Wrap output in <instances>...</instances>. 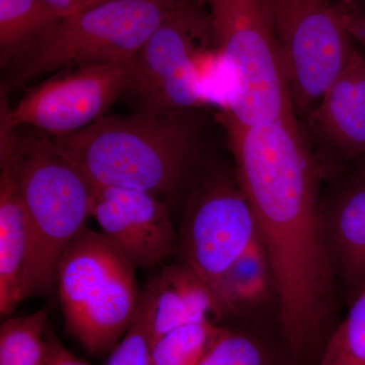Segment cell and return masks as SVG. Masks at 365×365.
<instances>
[{
  "instance_id": "6da1fadb",
  "label": "cell",
  "mask_w": 365,
  "mask_h": 365,
  "mask_svg": "<svg viewBox=\"0 0 365 365\" xmlns=\"http://www.w3.org/2000/svg\"><path fill=\"white\" fill-rule=\"evenodd\" d=\"M275 280L285 344L297 364H316L332 332L335 283L313 158L294 116L246 125L217 116Z\"/></svg>"
},
{
  "instance_id": "7a4b0ae2",
  "label": "cell",
  "mask_w": 365,
  "mask_h": 365,
  "mask_svg": "<svg viewBox=\"0 0 365 365\" xmlns=\"http://www.w3.org/2000/svg\"><path fill=\"white\" fill-rule=\"evenodd\" d=\"M193 111L104 115L50 138L93 185L169 195L200 158L202 128Z\"/></svg>"
},
{
  "instance_id": "3957f363",
  "label": "cell",
  "mask_w": 365,
  "mask_h": 365,
  "mask_svg": "<svg viewBox=\"0 0 365 365\" xmlns=\"http://www.w3.org/2000/svg\"><path fill=\"white\" fill-rule=\"evenodd\" d=\"M18 179L28 230V299L56 287L62 256L91 217L93 184L50 136L35 129L21 134Z\"/></svg>"
},
{
  "instance_id": "277c9868",
  "label": "cell",
  "mask_w": 365,
  "mask_h": 365,
  "mask_svg": "<svg viewBox=\"0 0 365 365\" xmlns=\"http://www.w3.org/2000/svg\"><path fill=\"white\" fill-rule=\"evenodd\" d=\"M56 287L71 335L91 354L112 351L130 328L140 297L128 259L86 227L62 256Z\"/></svg>"
},
{
  "instance_id": "5b68a950",
  "label": "cell",
  "mask_w": 365,
  "mask_h": 365,
  "mask_svg": "<svg viewBox=\"0 0 365 365\" xmlns=\"http://www.w3.org/2000/svg\"><path fill=\"white\" fill-rule=\"evenodd\" d=\"M232 81L227 111L255 125L294 116L266 0H200Z\"/></svg>"
},
{
  "instance_id": "8992f818",
  "label": "cell",
  "mask_w": 365,
  "mask_h": 365,
  "mask_svg": "<svg viewBox=\"0 0 365 365\" xmlns=\"http://www.w3.org/2000/svg\"><path fill=\"white\" fill-rule=\"evenodd\" d=\"M184 0H108L61 21L16 68L14 85L72 67L130 63Z\"/></svg>"
},
{
  "instance_id": "52a82bcc",
  "label": "cell",
  "mask_w": 365,
  "mask_h": 365,
  "mask_svg": "<svg viewBox=\"0 0 365 365\" xmlns=\"http://www.w3.org/2000/svg\"><path fill=\"white\" fill-rule=\"evenodd\" d=\"M215 43L200 0H184L130 62L125 93L138 111L195 110L207 104L200 61ZM124 93V95H125Z\"/></svg>"
},
{
  "instance_id": "ba28073f",
  "label": "cell",
  "mask_w": 365,
  "mask_h": 365,
  "mask_svg": "<svg viewBox=\"0 0 365 365\" xmlns=\"http://www.w3.org/2000/svg\"><path fill=\"white\" fill-rule=\"evenodd\" d=\"M294 108L317 104L342 71L352 38L329 0H266Z\"/></svg>"
},
{
  "instance_id": "9c48e42d",
  "label": "cell",
  "mask_w": 365,
  "mask_h": 365,
  "mask_svg": "<svg viewBox=\"0 0 365 365\" xmlns=\"http://www.w3.org/2000/svg\"><path fill=\"white\" fill-rule=\"evenodd\" d=\"M178 237L182 262L222 302L225 276L258 239L253 211L235 178L215 175L203 182L187 206Z\"/></svg>"
},
{
  "instance_id": "30bf717a",
  "label": "cell",
  "mask_w": 365,
  "mask_h": 365,
  "mask_svg": "<svg viewBox=\"0 0 365 365\" xmlns=\"http://www.w3.org/2000/svg\"><path fill=\"white\" fill-rule=\"evenodd\" d=\"M130 63L72 67L26 91L11 107L2 96L0 119L11 128L31 127L50 137L90 126L124 95Z\"/></svg>"
},
{
  "instance_id": "8fae6325",
  "label": "cell",
  "mask_w": 365,
  "mask_h": 365,
  "mask_svg": "<svg viewBox=\"0 0 365 365\" xmlns=\"http://www.w3.org/2000/svg\"><path fill=\"white\" fill-rule=\"evenodd\" d=\"M91 217L135 268L155 267L178 251L168 204L148 192L93 185Z\"/></svg>"
},
{
  "instance_id": "7c38bea8",
  "label": "cell",
  "mask_w": 365,
  "mask_h": 365,
  "mask_svg": "<svg viewBox=\"0 0 365 365\" xmlns=\"http://www.w3.org/2000/svg\"><path fill=\"white\" fill-rule=\"evenodd\" d=\"M21 134L0 121V313L13 314L25 300L28 230L19 187Z\"/></svg>"
},
{
  "instance_id": "4fadbf2b",
  "label": "cell",
  "mask_w": 365,
  "mask_h": 365,
  "mask_svg": "<svg viewBox=\"0 0 365 365\" xmlns=\"http://www.w3.org/2000/svg\"><path fill=\"white\" fill-rule=\"evenodd\" d=\"M150 325L151 345L189 324H220L227 313L212 289L186 263L165 266L140 294Z\"/></svg>"
},
{
  "instance_id": "5bb4252c",
  "label": "cell",
  "mask_w": 365,
  "mask_h": 365,
  "mask_svg": "<svg viewBox=\"0 0 365 365\" xmlns=\"http://www.w3.org/2000/svg\"><path fill=\"white\" fill-rule=\"evenodd\" d=\"M309 121L345 157L365 155V58L356 49L322 96Z\"/></svg>"
},
{
  "instance_id": "9a60e30c",
  "label": "cell",
  "mask_w": 365,
  "mask_h": 365,
  "mask_svg": "<svg viewBox=\"0 0 365 365\" xmlns=\"http://www.w3.org/2000/svg\"><path fill=\"white\" fill-rule=\"evenodd\" d=\"M323 220L334 275L353 299L365 288V172L323 208Z\"/></svg>"
},
{
  "instance_id": "2e32d148",
  "label": "cell",
  "mask_w": 365,
  "mask_h": 365,
  "mask_svg": "<svg viewBox=\"0 0 365 365\" xmlns=\"http://www.w3.org/2000/svg\"><path fill=\"white\" fill-rule=\"evenodd\" d=\"M43 0H0V62L18 67L61 23Z\"/></svg>"
},
{
  "instance_id": "e0dca14e",
  "label": "cell",
  "mask_w": 365,
  "mask_h": 365,
  "mask_svg": "<svg viewBox=\"0 0 365 365\" xmlns=\"http://www.w3.org/2000/svg\"><path fill=\"white\" fill-rule=\"evenodd\" d=\"M275 297V280L267 254L256 240L228 270L220 299L228 317H242L261 309Z\"/></svg>"
},
{
  "instance_id": "ac0fdd59",
  "label": "cell",
  "mask_w": 365,
  "mask_h": 365,
  "mask_svg": "<svg viewBox=\"0 0 365 365\" xmlns=\"http://www.w3.org/2000/svg\"><path fill=\"white\" fill-rule=\"evenodd\" d=\"M228 331L212 322L174 329L151 345V365H198Z\"/></svg>"
},
{
  "instance_id": "d6986e66",
  "label": "cell",
  "mask_w": 365,
  "mask_h": 365,
  "mask_svg": "<svg viewBox=\"0 0 365 365\" xmlns=\"http://www.w3.org/2000/svg\"><path fill=\"white\" fill-rule=\"evenodd\" d=\"M50 307L6 319L0 327V365H45Z\"/></svg>"
},
{
  "instance_id": "ffe728a7",
  "label": "cell",
  "mask_w": 365,
  "mask_h": 365,
  "mask_svg": "<svg viewBox=\"0 0 365 365\" xmlns=\"http://www.w3.org/2000/svg\"><path fill=\"white\" fill-rule=\"evenodd\" d=\"M316 365H365V288L334 327Z\"/></svg>"
},
{
  "instance_id": "44dd1931",
  "label": "cell",
  "mask_w": 365,
  "mask_h": 365,
  "mask_svg": "<svg viewBox=\"0 0 365 365\" xmlns=\"http://www.w3.org/2000/svg\"><path fill=\"white\" fill-rule=\"evenodd\" d=\"M198 365H278V359L260 335L228 329Z\"/></svg>"
},
{
  "instance_id": "7402d4cb",
  "label": "cell",
  "mask_w": 365,
  "mask_h": 365,
  "mask_svg": "<svg viewBox=\"0 0 365 365\" xmlns=\"http://www.w3.org/2000/svg\"><path fill=\"white\" fill-rule=\"evenodd\" d=\"M151 338L145 307L139 297L130 328L111 351L106 365H151Z\"/></svg>"
},
{
  "instance_id": "603a6c76",
  "label": "cell",
  "mask_w": 365,
  "mask_h": 365,
  "mask_svg": "<svg viewBox=\"0 0 365 365\" xmlns=\"http://www.w3.org/2000/svg\"><path fill=\"white\" fill-rule=\"evenodd\" d=\"M335 7L341 24L350 37L365 49V9L354 0H342Z\"/></svg>"
},
{
  "instance_id": "cb8c5ba5",
  "label": "cell",
  "mask_w": 365,
  "mask_h": 365,
  "mask_svg": "<svg viewBox=\"0 0 365 365\" xmlns=\"http://www.w3.org/2000/svg\"><path fill=\"white\" fill-rule=\"evenodd\" d=\"M45 342V365H90L71 354L57 339L49 327L46 331Z\"/></svg>"
},
{
  "instance_id": "d4e9b609",
  "label": "cell",
  "mask_w": 365,
  "mask_h": 365,
  "mask_svg": "<svg viewBox=\"0 0 365 365\" xmlns=\"http://www.w3.org/2000/svg\"><path fill=\"white\" fill-rule=\"evenodd\" d=\"M60 19L71 18L108 0H43Z\"/></svg>"
}]
</instances>
